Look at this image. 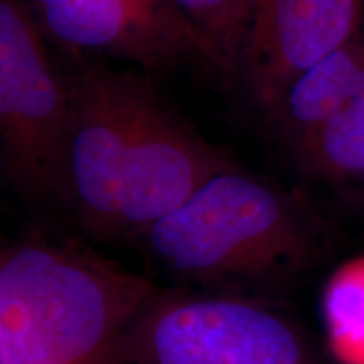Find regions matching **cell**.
Returning a JSON list of instances; mask_svg holds the SVG:
<instances>
[{"label": "cell", "mask_w": 364, "mask_h": 364, "mask_svg": "<svg viewBox=\"0 0 364 364\" xmlns=\"http://www.w3.org/2000/svg\"><path fill=\"white\" fill-rule=\"evenodd\" d=\"M156 289L68 241H14L0 258V364H122V339Z\"/></svg>", "instance_id": "cell-1"}, {"label": "cell", "mask_w": 364, "mask_h": 364, "mask_svg": "<svg viewBox=\"0 0 364 364\" xmlns=\"http://www.w3.org/2000/svg\"><path fill=\"white\" fill-rule=\"evenodd\" d=\"M317 230L295 196L236 164L142 238L150 260L177 280L262 297L307 265Z\"/></svg>", "instance_id": "cell-2"}, {"label": "cell", "mask_w": 364, "mask_h": 364, "mask_svg": "<svg viewBox=\"0 0 364 364\" xmlns=\"http://www.w3.org/2000/svg\"><path fill=\"white\" fill-rule=\"evenodd\" d=\"M27 0H0V166L27 201L71 209V90Z\"/></svg>", "instance_id": "cell-3"}, {"label": "cell", "mask_w": 364, "mask_h": 364, "mask_svg": "<svg viewBox=\"0 0 364 364\" xmlns=\"http://www.w3.org/2000/svg\"><path fill=\"white\" fill-rule=\"evenodd\" d=\"M122 364H316L299 327L260 295L157 289L130 322Z\"/></svg>", "instance_id": "cell-4"}, {"label": "cell", "mask_w": 364, "mask_h": 364, "mask_svg": "<svg viewBox=\"0 0 364 364\" xmlns=\"http://www.w3.org/2000/svg\"><path fill=\"white\" fill-rule=\"evenodd\" d=\"M71 90V211L97 238H120L127 152L149 75L107 58L61 53Z\"/></svg>", "instance_id": "cell-5"}, {"label": "cell", "mask_w": 364, "mask_h": 364, "mask_svg": "<svg viewBox=\"0 0 364 364\" xmlns=\"http://www.w3.org/2000/svg\"><path fill=\"white\" fill-rule=\"evenodd\" d=\"M58 51L127 61L145 73H216L213 51L171 0H27Z\"/></svg>", "instance_id": "cell-6"}, {"label": "cell", "mask_w": 364, "mask_h": 364, "mask_svg": "<svg viewBox=\"0 0 364 364\" xmlns=\"http://www.w3.org/2000/svg\"><path fill=\"white\" fill-rule=\"evenodd\" d=\"M240 164L226 149L208 142L150 80L139 107L127 152L120 233L142 238L218 172Z\"/></svg>", "instance_id": "cell-7"}, {"label": "cell", "mask_w": 364, "mask_h": 364, "mask_svg": "<svg viewBox=\"0 0 364 364\" xmlns=\"http://www.w3.org/2000/svg\"><path fill=\"white\" fill-rule=\"evenodd\" d=\"M364 29V0H257L235 85L268 122L285 91Z\"/></svg>", "instance_id": "cell-8"}, {"label": "cell", "mask_w": 364, "mask_h": 364, "mask_svg": "<svg viewBox=\"0 0 364 364\" xmlns=\"http://www.w3.org/2000/svg\"><path fill=\"white\" fill-rule=\"evenodd\" d=\"M364 70V29L299 76L267 124L290 152L348 98Z\"/></svg>", "instance_id": "cell-9"}, {"label": "cell", "mask_w": 364, "mask_h": 364, "mask_svg": "<svg viewBox=\"0 0 364 364\" xmlns=\"http://www.w3.org/2000/svg\"><path fill=\"white\" fill-rule=\"evenodd\" d=\"M304 176L336 182H359L364 172V70L334 113L290 150Z\"/></svg>", "instance_id": "cell-10"}, {"label": "cell", "mask_w": 364, "mask_h": 364, "mask_svg": "<svg viewBox=\"0 0 364 364\" xmlns=\"http://www.w3.org/2000/svg\"><path fill=\"white\" fill-rule=\"evenodd\" d=\"M213 51L216 73L235 85L257 0H171Z\"/></svg>", "instance_id": "cell-11"}, {"label": "cell", "mask_w": 364, "mask_h": 364, "mask_svg": "<svg viewBox=\"0 0 364 364\" xmlns=\"http://www.w3.org/2000/svg\"><path fill=\"white\" fill-rule=\"evenodd\" d=\"M324 316L336 356L344 364H364V258L331 280Z\"/></svg>", "instance_id": "cell-12"}, {"label": "cell", "mask_w": 364, "mask_h": 364, "mask_svg": "<svg viewBox=\"0 0 364 364\" xmlns=\"http://www.w3.org/2000/svg\"><path fill=\"white\" fill-rule=\"evenodd\" d=\"M363 184V188H364V172H363V177H361V181H359Z\"/></svg>", "instance_id": "cell-13"}]
</instances>
